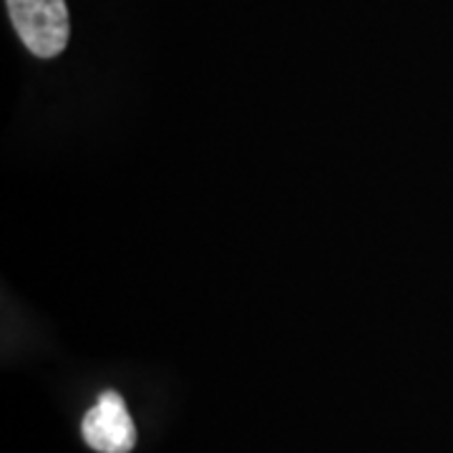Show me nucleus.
<instances>
[{"mask_svg":"<svg viewBox=\"0 0 453 453\" xmlns=\"http://www.w3.org/2000/svg\"><path fill=\"white\" fill-rule=\"evenodd\" d=\"M83 438L98 453H129L136 446V426L119 393H104L83 418Z\"/></svg>","mask_w":453,"mask_h":453,"instance_id":"obj_2","label":"nucleus"},{"mask_svg":"<svg viewBox=\"0 0 453 453\" xmlns=\"http://www.w3.org/2000/svg\"><path fill=\"white\" fill-rule=\"evenodd\" d=\"M8 13L33 56L53 58L65 49L71 35L65 0H8Z\"/></svg>","mask_w":453,"mask_h":453,"instance_id":"obj_1","label":"nucleus"}]
</instances>
